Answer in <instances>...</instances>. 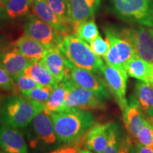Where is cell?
<instances>
[{
	"label": "cell",
	"mask_w": 153,
	"mask_h": 153,
	"mask_svg": "<svg viewBox=\"0 0 153 153\" xmlns=\"http://www.w3.org/2000/svg\"><path fill=\"white\" fill-rule=\"evenodd\" d=\"M49 114L52 118L57 139L64 143L74 144L83 140L94 124V116L87 110L73 108Z\"/></svg>",
	"instance_id": "obj_1"
},
{
	"label": "cell",
	"mask_w": 153,
	"mask_h": 153,
	"mask_svg": "<svg viewBox=\"0 0 153 153\" xmlns=\"http://www.w3.org/2000/svg\"><path fill=\"white\" fill-rule=\"evenodd\" d=\"M44 110L40 103L24 95L12 94L3 99L0 110V123L17 128H24Z\"/></svg>",
	"instance_id": "obj_2"
},
{
	"label": "cell",
	"mask_w": 153,
	"mask_h": 153,
	"mask_svg": "<svg viewBox=\"0 0 153 153\" xmlns=\"http://www.w3.org/2000/svg\"><path fill=\"white\" fill-rule=\"evenodd\" d=\"M59 49L72 65L93 73L101 72L104 64L100 57L93 53L90 45L75 33L65 36Z\"/></svg>",
	"instance_id": "obj_3"
},
{
	"label": "cell",
	"mask_w": 153,
	"mask_h": 153,
	"mask_svg": "<svg viewBox=\"0 0 153 153\" xmlns=\"http://www.w3.org/2000/svg\"><path fill=\"white\" fill-rule=\"evenodd\" d=\"M114 11L126 22L150 27L153 22V0H111Z\"/></svg>",
	"instance_id": "obj_4"
},
{
	"label": "cell",
	"mask_w": 153,
	"mask_h": 153,
	"mask_svg": "<svg viewBox=\"0 0 153 153\" xmlns=\"http://www.w3.org/2000/svg\"><path fill=\"white\" fill-rule=\"evenodd\" d=\"M104 31L109 43V50L104 57V60L108 65L125 70L126 64L136 55L135 50L120 33L114 28H107Z\"/></svg>",
	"instance_id": "obj_5"
},
{
	"label": "cell",
	"mask_w": 153,
	"mask_h": 153,
	"mask_svg": "<svg viewBox=\"0 0 153 153\" xmlns=\"http://www.w3.org/2000/svg\"><path fill=\"white\" fill-rule=\"evenodd\" d=\"M68 88V94L65 102L64 110H105L106 105L104 100L97 97L92 91L76 85L68 75L62 80Z\"/></svg>",
	"instance_id": "obj_6"
},
{
	"label": "cell",
	"mask_w": 153,
	"mask_h": 153,
	"mask_svg": "<svg viewBox=\"0 0 153 153\" xmlns=\"http://www.w3.org/2000/svg\"><path fill=\"white\" fill-rule=\"evenodd\" d=\"M25 35L39 42L49 49L59 48L65 34L38 17L30 16L24 27Z\"/></svg>",
	"instance_id": "obj_7"
},
{
	"label": "cell",
	"mask_w": 153,
	"mask_h": 153,
	"mask_svg": "<svg viewBox=\"0 0 153 153\" xmlns=\"http://www.w3.org/2000/svg\"><path fill=\"white\" fill-rule=\"evenodd\" d=\"M68 72L67 75L70 77L76 85L92 91L102 100L110 98V94L106 83L93 72L85 69H81L72 65L67 60Z\"/></svg>",
	"instance_id": "obj_8"
},
{
	"label": "cell",
	"mask_w": 153,
	"mask_h": 153,
	"mask_svg": "<svg viewBox=\"0 0 153 153\" xmlns=\"http://www.w3.org/2000/svg\"><path fill=\"white\" fill-rule=\"evenodd\" d=\"M120 34L135 50L137 56L153 63V36L150 30L142 26L123 28Z\"/></svg>",
	"instance_id": "obj_9"
},
{
	"label": "cell",
	"mask_w": 153,
	"mask_h": 153,
	"mask_svg": "<svg viewBox=\"0 0 153 153\" xmlns=\"http://www.w3.org/2000/svg\"><path fill=\"white\" fill-rule=\"evenodd\" d=\"M101 72L104 77L105 83L117 101L122 112L128 106L126 99L128 74L126 70L115 68L107 64H104Z\"/></svg>",
	"instance_id": "obj_10"
},
{
	"label": "cell",
	"mask_w": 153,
	"mask_h": 153,
	"mask_svg": "<svg viewBox=\"0 0 153 153\" xmlns=\"http://www.w3.org/2000/svg\"><path fill=\"white\" fill-rule=\"evenodd\" d=\"M0 148L6 153H28L22 132L4 123L0 124Z\"/></svg>",
	"instance_id": "obj_11"
},
{
	"label": "cell",
	"mask_w": 153,
	"mask_h": 153,
	"mask_svg": "<svg viewBox=\"0 0 153 153\" xmlns=\"http://www.w3.org/2000/svg\"><path fill=\"white\" fill-rule=\"evenodd\" d=\"M112 122L95 123L86 133L83 146L95 153H103L108 143V134Z\"/></svg>",
	"instance_id": "obj_12"
},
{
	"label": "cell",
	"mask_w": 153,
	"mask_h": 153,
	"mask_svg": "<svg viewBox=\"0 0 153 153\" xmlns=\"http://www.w3.org/2000/svg\"><path fill=\"white\" fill-rule=\"evenodd\" d=\"M72 30L78 24L89 20L98 9L101 0H69Z\"/></svg>",
	"instance_id": "obj_13"
},
{
	"label": "cell",
	"mask_w": 153,
	"mask_h": 153,
	"mask_svg": "<svg viewBox=\"0 0 153 153\" xmlns=\"http://www.w3.org/2000/svg\"><path fill=\"white\" fill-rule=\"evenodd\" d=\"M31 8L36 17L52 26L61 33L67 35L72 30L70 25L57 16L45 0H33Z\"/></svg>",
	"instance_id": "obj_14"
},
{
	"label": "cell",
	"mask_w": 153,
	"mask_h": 153,
	"mask_svg": "<svg viewBox=\"0 0 153 153\" xmlns=\"http://www.w3.org/2000/svg\"><path fill=\"white\" fill-rule=\"evenodd\" d=\"M0 62L12 77L22 75L25 70L33 63L12 46L0 53Z\"/></svg>",
	"instance_id": "obj_15"
},
{
	"label": "cell",
	"mask_w": 153,
	"mask_h": 153,
	"mask_svg": "<svg viewBox=\"0 0 153 153\" xmlns=\"http://www.w3.org/2000/svg\"><path fill=\"white\" fill-rule=\"evenodd\" d=\"M128 106L123 111L125 127L131 138L136 139L137 135L147 121V118L141 112L140 106L134 97H131Z\"/></svg>",
	"instance_id": "obj_16"
},
{
	"label": "cell",
	"mask_w": 153,
	"mask_h": 153,
	"mask_svg": "<svg viewBox=\"0 0 153 153\" xmlns=\"http://www.w3.org/2000/svg\"><path fill=\"white\" fill-rule=\"evenodd\" d=\"M32 128L36 137L44 144H54L58 140L51 115L43 111L34 117L32 120Z\"/></svg>",
	"instance_id": "obj_17"
},
{
	"label": "cell",
	"mask_w": 153,
	"mask_h": 153,
	"mask_svg": "<svg viewBox=\"0 0 153 153\" xmlns=\"http://www.w3.org/2000/svg\"><path fill=\"white\" fill-rule=\"evenodd\" d=\"M58 82H62L68 72L67 59L57 48L50 49L40 60Z\"/></svg>",
	"instance_id": "obj_18"
},
{
	"label": "cell",
	"mask_w": 153,
	"mask_h": 153,
	"mask_svg": "<svg viewBox=\"0 0 153 153\" xmlns=\"http://www.w3.org/2000/svg\"><path fill=\"white\" fill-rule=\"evenodd\" d=\"M12 47L32 62L41 60L50 50L43 44L26 35L14 42Z\"/></svg>",
	"instance_id": "obj_19"
},
{
	"label": "cell",
	"mask_w": 153,
	"mask_h": 153,
	"mask_svg": "<svg viewBox=\"0 0 153 153\" xmlns=\"http://www.w3.org/2000/svg\"><path fill=\"white\" fill-rule=\"evenodd\" d=\"M128 75L135 79L150 82L153 78V65L135 55L125 67Z\"/></svg>",
	"instance_id": "obj_20"
},
{
	"label": "cell",
	"mask_w": 153,
	"mask_h": 153,
	"mask_svg": "<svg viewBox=\"0 0 153 153\" xmlns=\"http://www.w3.org/2000/svg\"><path fill=\"white\" fill-rule=\"evenodd\" d=\"M68 94V85L65 82H59L53 87L48 100L44 106V110L47 114L62 111L64 110L65 102Z\"/></svg>",
	"instance_id": "obj_21"
},
{
	"label": "cell",
	"mask_w": 153,
	"mask_h": 153,
	"mask_svg": "<svg viewBox=\"0 0 153 153\" xmlns=\"http://www.w3.org/2000/svg\"><path fill=\"white\" fill-rule=\"evenodd\" d=\"M24 74L30 76L40 85L54 87L58 84L51 72L40 61L32 63L25 70Z\"/></svg>",
	"instance_id": "obj_22"
},
{
	"label": "cell",
	"mask_w": 153,
	"mask_h": 153,
	"mask_svg": "<svg viewBox=\"0 0 153 153\" xmlns=\"http://www.w3.org/2000/svg\"><path fill=\"white\" fill-rule=\"evenodd\" d=\"M135 100L143 110L153 109V87L149 82L139 80L135 89Z\"/></svg>",
	"instance_id": "obj_23"
},
{
	"label": "cell",
	"mask_w": 153,
	"mask_h": 153,
	"mask_svg": "<svg viewBox=\"0 0 153 153\" xmlns=\"http://www.w3.org/2000/svg\"><path fill=\"white\" fill-rule=\"evenodd\" d=\"M33 0H9L4 7L8 19H14L24 16L29 11Z\"/></svg>",
	"instance_id": "obj_24"
},
{
	"label": "cell",
	"mask_w": 153,
	"mask_h": 153,
	"mask_svg": "<svg viewBox=\"0 0 153 153\" xmlns=\"http://www.w3.org/2000/svg\"><path fill=\"white\" fill-rule=\"evenodd\" d=\"M74 33L84 41L90 44L99 35L98 27L94 19L78 24L74 29Z\"/></svg>",
	"instance_id": "obj_25"
},
{
	"label": "cell",
	"mask_w": 153,
	"mask_h": 153,
	"mask_svg": "<svg viewBox=\"0 0 153 153\" xmlns=\"http://www.w3.org/2000/svg\"><path fill=\"white\" fill-rule=\"evenodd\" d=\"M13 78L14 81V88L12 92L13 94L24 95L40 85L35 80L24 74Z\"/></svg>",
	"instance_id": "obj_26"
},
{
	"label": "cell",
	"mask_w": 153,
	"mask_h": 153,
	"mask_svg": "<svg viewBox=\"0 0 153 153\" xmlns=\"http://www.w3.org/2000/svg\"><path fill=\"white\" fill-rule=\"evenodd\" d=\"M45 1L57 16L64 22L70 25L69 0H45Z\"/></svg>",
	"instance_id": "obj_27"
},
{
	"label": "cell",
	"mask_w": 153,
	"mask_h": 153,
	"mask_svg": "<svg viewBox=\"0 0 153 153\" xmlns=\"http://www.w3.org/2000/svg\"><path fill=\"white\" fill-rule=\"evenodd\" d=\"M121 138L119 126L116 123H112L108 134V143L103 153H118Z\"/></svg>",
	"instance_id": "obj_28"
},
{
	"label": "cell",
	"mask_w": 153,
	"mask_h": 153,
	"mask_svg": "<svg viewBox=\"0 0 153 153\" xmlns=\"http://www.w3.org/2000/svg\"><path fill=\"white\" fill-rule=\"evenodd\" d=\"M53 87L48 86L39 85L33 89L26 93L24 96L45 106V103L48 100L50 96L52 93Z\"/></svg>",
	"instance_id": "obj_29"
},
{
	"label": "cell",
	"mask_w": 153,
	"mask_h": 153,
	"mask_svg": "<svg viewBox=\"0 0 153 153\" xmlns=\"http://www.w3.org/2000/svg\"><path fill=\"white\" fill-rule=\"evenodd\" d=\"M135 140L153 150V126L149 120H147L145 126L140 130Z\"/></svg>",
	"instance_id": "obj_30"
},
{
	"label": "cell",
	"mask_w": 153,
	"mask_h": 153,
	"mask_svg": "<svg viewBox=\"0 0 153 153\" xmlns=\"http://www.w3.org/2000/svg\"><path fill=\"white\" fill-rule=\"evenodd\" d=\"M91 51L95 55L99 57H104L109 50V43L108 40H104L100 35H99L90 43Z\"/></svg>",
	"instance_id": "obj_31"
},
{
	"label": "cell",
	"mask_w": 153,
	"mask_h": 153,
	"mask_svg": "<svg viewBox=\"0 0 153 153\" xmlns=\"http://www.w3.org/2000/svg\"><path fill=\"white\" fill-rule=\"evenodd\" d=\"M14 88V78L7 71L0 62V89L5 91L13 92Z\"/></svg>",
	"instance_id": "obj_32"
},
{
	"label": "cell",
	"mask_w": 153,
	"mask_h": 153,
	"mask_svg": "<svg viewBox=\"0 0 153 153\" xmlns=\"http://www.w3.org/2000/svg\"><path fill=\"white\" fill-rule=\"evenodd\" d=\"M84 140H85V138L79 141L78 143L72 144L70 146L60 148L58 153H78L79 151L81 150V147L84 144Z\"/></svg>",
	"instance_id": "obj_33"
},
{
	"label": "cell",
	"mask_w": 153,
	"mask_h": 153,
	"mask_svg": "<svg viewBox=\"0 0 153 153\" xmlns=\"http://www.w3.org/2000/svg\"><path fill=\"white\" fill-rule=\"evenodd\" d=\"M133 143V142L131 137L126 136L122 137L118 153H129Z\"/></svg>",
	"instance_id": "obj_34"
},
{
	"label": "cell",
	"mask_w": 153,
	"mask_h": 153,
	"mask_svg": "<svg viewBox=\"0 0 153 153\" xmlns=\"http://www.w3.org/2000/svg\"><path fill=\"white\" fill-rule=\"evenodd\" d=\"M134 143H135V147L136 148L137 153H153V150L152 149L145 146V145H142L137 141L135 140Z\"/></svg>",
	"instance_id": "obj_35"
},
{
	"label": "cell",
	"mask_w": 153,
	"mask_h": 153,
	"mask_svg": "<svg viewBox=\"0 0 153 153\" xmlns=\"http://www.w3.org/2000/svg\"><path fill=\"white\" fill-rule=\"evenodd\" d=\"M5 48H7L5 47V43H4V41H3L2 39H1V38H0V53L2 52V51L4 50Z\"/></svg>",
	"instance_id": "obj_36"
},
{
	"label": "cell",
	"mask_w": 153,
	"mask_h": 153,
	"mask_svg": "<svg viewBox=\"0 0 153 153\" xmlns=\"http://www.w3.org/2000/svg\"><path fill=\"white\" fill-rule=\"evenodd\" d=\"M147 114H148V116L149 119L151 120H153V109H148L146 111Z\"/></svg>",
	"instance_id": "obj_37"
},
{
	"label": "cell",
	"mask_w": 153,
	"mask_h": 153,
	"mask_svg": "<svg viewBox=\"0 0 153 153\" xmlns=\"http://www.w3.org/2000/svg\"><path fill=\"white\" fill-rule=\"evenodd\" d=\"M9 1V0H0V8H1V9H3L7 5Z\"/></svg>",
	"instance_id": "obj_38"
},
{
	"label": "cell",
	"mask_w": 153,
	"mask_h": 153,
	"mask_svg": "<svg viewBox=\"0 0 153 153\" xmlns=\"http://www.w3.org/2000/svg\"><path fill=\"white\" fill-rule=\"evenodd\" d=\"M78 153H95V152H94L91 150H87V149H81Z\"/></svg>",
	"instance_id": "obj_39"
},
{
	"label": "cell",
	"mask_w": 153,
	"mask_h": 153,
	"mask_svg": "<svg viewBox=\"0 0 153 153\" xmlns=\"http://www.w3.org/2000/svg\"><path fill=\"white\" fill-rule=\"evenodd\" d=\"M129 153H137V150H136V148H135V145H132L131 148V150H130Z\"/></svg>",
	"instance_id": "obj_40"
},
{
	"label": "cell",
	"mask_w": 153,
	"mask_h": 153,
	"mask_svg": "<svg viewBox=\"0 0 153 153\" xmlns=\"http://www.w3.org/2000/svg\"><path fill=\"white\" fill-rule=\"evenodd\" d=\"M148 30H150L151 34H152V36H153V22H152V24H151V26H150V27H148Z\"/></svg>",
	"instance_id": "obj_41"
},
{
	"label": "cell",
	"mask_w": 153,
	"mask_h": 153,
	"mask_svg": "<svg viewBox=\"0 0 153 153\" xmlns=\"http://www.w3.org/2000/svg\"><path fill=\"white\" fill-rule=\"evenodd\" d=\"M2 101H3L2 97H1V94H0V110H1V104H2Z\"/></svg>",
	"instance_id": "obj_42"
},
{
	"label": "cell",
	"mask_w": 153,
	"mask_h": 153,
	"mask_svg": "<svg viewBox=\"0 0 153 153\" xmlns=\"http://www.w3.org/2000/svg\"><path fill=\"white\" fill-rule=\"evenodd\" d=\"M59 150H60V149H58V150H54V151H52V152H50L48 153H58Z\"/></svg>",
	"instance_id": "obj_43"
},
{
	"label": "cell",
	"mask_w": 153,
	"mask_h": 153,
	"mask_svg": "<svg viewBox=\"0 0 153 153\" xmlns=\"http://www.w3.org/2000/svg\"><path fill=\"white\" fill-rule=\"evenodd\" d=\"M149 83H150V85L153 87V78H152V79H150V82H149Z\"/></svg>",
	"instance_id": "obj_44"
},
{
	"label": "cell",
	"mask_w": 153,
	"mask_h": 153,
	"mask_svg": "<svg viewBox=\"0 0 153 153\" xmlns=\"http://www.w3.org/2000/svg\"><path fill=\"white\" fill-rule=\"evenodd\" d=\"M148 120H149V121H150V123H151V124H152V126H153V120H150V119H148Z\"/></svg>",
	"instance_id": "obj_45"
},
{
	"label": "cell",
	"mask_w": 153,
	"mask_h": 153,
	"mask_svg": "<svg viewBox=\"0 0 153 153\" xmlns=\"http://www.w3.org/2000/svg\"><path fill=\"white\" fill-rule=\"evenodd\" d=\"M0 153H2V150H0Z\"/></svg>",
	"instance_id": "obj_46"
},
{
	"label": "cell",
	"mask_w": 153,
	"mask_h": 153,
	"mask_svg": "<svg viewBox=\"0 0 153 153\" xmlns=\"http://www.w3.org/2000/svg\"><path fill=\"white\" fill-rule=\"evenodd\" d=\"M2 153H6V152H4V151H2Z\"/></svg>",
	"instance_id": "obj_47"
},
{
	"label": "cell",
	"mask_w": 153,
	"mask_h": 153,
	"mask_svg": "<svg viewBox=\"0 0 153 153\" xmlns=\"http://www.w3.org/2000/svg\"><path fill=\"white\" fill-rule=\"evenodd\" d=\"M0 10H1V8H0Z\"/></svg>",
	"instance_id": "obj_48"
},
{
	"label": "cell",
	"mask_w": 153,
	"mask_h": 153,
	"mask_svg": "<svg viewBox=\"0 0 153 153\" xmlns=\"http://www.w3.org/2000/svg\"><path fill=\"white\" fill-rule=\"evenodd\" d=\"M152 65H153V63H152Z\"/></svg>",
	"instance_id": "obj_49"
}]
</instances>
